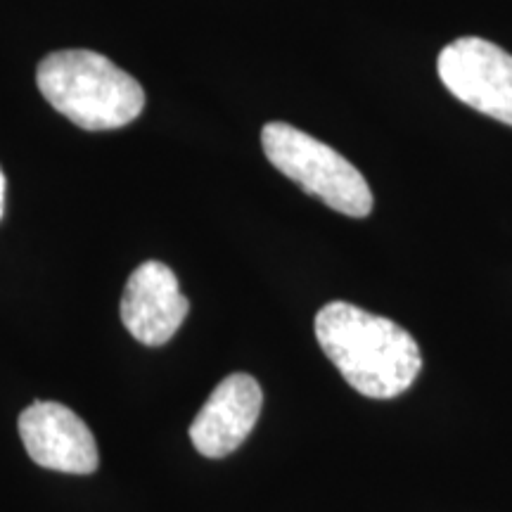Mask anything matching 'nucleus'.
Returning a JSON list of instances; mask_svg holds the SVG:
<instances>
[{"label": "nucleus", "instance_id": "nucleus-1", "mask_svg": "<svg viewBox=\"0 0 512 512\" xmlns=\"http://www.w3.org/2000/svg\"><path fill=\"white\" fill-rule=\"evenodd\" d=\"M316 337L351 387L370 399H394L422 370L418 342L394 320L347 302H330L316 316Z\"/></svg>", "mask_w": 512, "mask_h": 512}, {"label": "nucleus", "instance_id": "nucleus-2", "mask_svg": "<svg viewBox=\"0 0 512 512\" xmlns=\"http://www.w3.org/2000/svg\"><path fill=\"white\" fill-rule=\"evenodd\" d=\"M36 86L62 117L86 131L131 124L145 107L143 86L105 55L57 50L41 60Z\"/></svg>", "mask_w": 512, "mask_h": 512}, {"label": "nucleus", "instance_id": "nucleus-3", "mask_svg": "<svg viewBox=\"0 0 512 512\" xmlns=\"http://www.w3.org/2000/svg\"><path fill=\"white\" fill-rule=\"evenodd\" d=\"M266 159L309 195L339 214L363 219L373 211V192L361 171L330 145L294 128L271 121L261 131Z\"/></svg>", "mask_w": 512, "mask_h": 512}, {"label": "nucleus", "instance_id": "nucleus-4", "mask_svg": "<svg viewBox=\"0 0 512 512\" xmlns=\"http://www.w3.org/2000/svg\"><path fill=\"white\" fill-rule=\"evenodd\" d=\"M439 79L460 102L512 126V55L479 36L448 43L437 60Z\"/></svg>", "mask_w": 512, "mask_h": 512}, {"label": "nucleus", "instance_id": "nucleus-5", "mask_svg": "<svg viewBox=\"0 0 512 512\" xmlns=\"http://www.w3.org/2000/svg\"><path fill=\"white\" fill-rule=\"evenodd\" d=\"M17 427L36 465L67 475H91L98 470L100 453L93 432L72 408L36 401L19 415Z\"/></svg>", "mask_w": 512, "mask_h": 512}, {"label": "nucleus", "instance_id": "nucleus-6", "mask_svg": "<svg viewBox=\"0 0 512 512\" xmlns=\"http://www.w3.org/2000/svg\"><path fill=\"white\" fill-rule=\"evenodd\" d=\"M188 311L176 273L162 261H145L131 273L121 297V320L138 342L162 347L176 335Z\"/></svg>", "mask_w": 512, "mask_h": 512}, {"label": "nucleus", "instance_id": "nucleus-7", "mask_svg": "<svg viewBox=\"0 0 512 512\" xmlns=\"http://www.w3.org/2000/svg\"><path fill=\"white\" fill-rule=\"evenodd\" d=\"M264 392L247 373L228 375L216 384L190 425V441L202 456L226 458L245 444L259 422Z\"/></svg>", "mask_w": 512, "mask_h": 512}, {"label": "nucleus", "instance_id": "nucleus-8", "mask_svg": "<svg viewBox=\"0 0 512 512\" xmlns=\"http://www.w3.org/2000/svg\"><path fill=\"white\" fill-rule=\"evenodd\" d=\"M5 197H8V178H5L3 169H0V219L5 216Z\"/></svg>", "mask_w": 512, "mask_h": 512}]
</instances>
